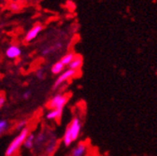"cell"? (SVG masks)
<instances>
[{
	"mask_svg": "<svg viewBox=\"0 0 157 156\" xmlns=\"http://www.w3.org/2000/svg\"><path fill=\"white\" fill-rule=\"evenodd\" d=\"M62 142H63V144H64L66 147H69V146L73 143V140H72V139H71V135H70V133H69L67 127V129H66V131H65V133H64Z\"/></svg>",
	"mask_w": 157,
	"mask_h": 156,
	"instance_id": "obj_16",
	"label": "cell"
},
{
	"mask_svg": "<svg viewBox=\"0 0 157 156\" xmlns=\"http://www.w3.org/2000/svg\"><path fill=\"white\" fill-rule=\"evenodd\" d=\"M82 124L81 119L78 118V117L75 116L72 119V121L70 122V124L67 125V129L70 133L73 142L78 139V136H80L81 132H82Z\"/></svg>",
	"mask_w": 157,
	"mask_h": 156,
	"instance_id": "obj_4",
	"label": "cell"
},
{
	"mask_svg": "<svg viewBox=\"0 0 157 156\" xmlns=\"http://www.w3.org/2000/svg\"><path fill=\"white\" fill-rule=\"evenodd\" d=\"M61 48H62V43H56L53 46H47L44 49H42L41 53H42V55H49L52 52H53L54 51H58Z\"/></svg>",
	"mask_w": 157,
	"mask_h": 156,
	"instance_id": "obj_14",
	"label": "cell"
},
{
	"mask_svg": "<svg viewBox=\"0 0 157 156\" xmlns=\"http://www.w3.org/2000/svg\"><path fill=\"white\" fill-rule=\"evenodd\" d=\"M88 150V146L86 142H78L76 147L72 150L71 155L72 156H85Z\"/></svg>",
	"mask_w": 157,
	"mask_h": 156,
	"instance_id": "obj_8",
	"label": "cell"
},
{
	"mask_svg": "<svg viewBox=\"0 0 157 156\" xmlns=\"http://www.w3.org/2000/svg\"><path fill=\"white\" fill-rule=\"evenodd\" d=\"M5 103H6V98H5V96L0 95V109H1V108L4 107Z\"/></svg>",
	"mask_w": 157,
	"mask_h": 156,
	"instance_id": "obj_22",
	"label": "cell"
},
{
	"mask_svg": "<svg viewBox=\"0 0 157 156\" xmlns=\"http://www.w3.org/2000/svg\"><path fill=\"white\" fill-rule=\"evenodd\" d=\"M35 138H36L35 134L32 133V132H30V133L27 135L26 138H25L23 146H24L26 150H32V149H34V147H35Z\"/></svg>",
	"mask_w": 157,
	"mask_h": 156,
	"instance_id": "obj_11",
	"label": "cell"
},
{
	"mask_svg": "<svg viewBox=\"0 0 157 156\" xmlns=\"http://www.w3.org/2000/svg\"><path fill=\"white\" fill-rule=\"evenodd\" d=\"M82 64H83L82 57L80 55H75L72 62L68 65V68L78 71V69H81V67H82Z\"/></svg>",
	"mask_w": 157,
	"mask_h": 156,
	"instance_id": "obj_10",
	"label": "cell"
},
{
	"mask_svg": "<svg viewBox=\"0 0 157 156\" xmlns=\"http://www.w3.org/2000/svg\"><path fill=\"white\" fill-rule=\"evenodd\" d=\"M62 113H63V110H60V109H50V111H48L46 114V119L50 121L59 120L61 118Z\"/></svg>",
	"mask_w": 157,
	"mask_h": 156,
	"instance_id": "obj_12",
	"label": "cell"
},
{
	"mask_svg": "<svg viewBox=\"0 0 157 156\" xmlns=\"http://www.w3.org/2000/svg\"><path fill=\"white\" fill-rule=\"evenodd\" d=\"M75 53L74 52H68L67 54H65L62 58H61V60L60 62L65 66V67H68V65L72 62V60L74 59V57H75Z\"/></svg>",
	"mask_w": 157,
	"mask_h": 156,
	"instance_id": "obj_15",
	"label": "cell"
},
{
	"mask_svg": "<svg viewBox=\"0 0 157 156\" xmlns=\"http://www.w3.org/2000/svg\"><path fill=\"white\" fill-rule=\"evenodd\" d=\"M42 29H43V27L41 25H36L35 26H33L26 33V35L25 36V42H31L34 40H36V38L37 37V36L39 35V33L42 31Z\"/></svg>",
	"mask_w": 157,
	"mask_h": 156,
	"instance_id": "obj_7",
	"label": "cell"
},
{
	"mask_svg": "<svg viewBox=\"0 0 157 156\" xmlns=\"http://www.w3.org/2000/svg\"><path fill=\"white\" fill-rule=\"evenodd\" d=\"M36 77L37 78L38 80L40 81H43L45 78H46V73H45V70L42 68V67H39L36 71Z\"/></svg>",
	"mask_w": 157,
	"mask_h": 156,
	"instance_id": "obj_19",
	"label": "cell"
},
{
	"mask_svg": "<svg viewBox=\"0 0 157 156\" xmlns=\"http://www.w3.org/2000/svg\"><path fill=\"white\" fill-rule=\"evenodd\" d=\"M69 99V96L65 93H56L52 96V98L48 102L47 108L50 109H60L63 110Z\"/></svg>",
	"mask_w": 157,
	"mask_h": 156,
	"instance_id": "obj_2",
	"label": "cell"
},
{
	"mask_svg": "<svg viewBox=\"0 0 157 156\" xmlns=\"http://www.w3.org/2000/svg\"><path fill=\"white\" fill-rule=\"evenodd\" d=\"M30 132L31 131L28 126L25 127V129H23L22 131H20L18 133V135L12 139V141L10 143V145L8 146V148L5 151V156H14L18 152L20 148L23 146L25 138Z\"/></svg>",
	"mask_w": 157,
	"mask_h": 156,
	"instance_id": "obj_1",
	"label": "cell"
},
{
	"mask_svg": "<svg viewBox=\"0 0 157 156\" xmlns=\"http://www.w3.org/2000/svg\"><path fill=\"white\" fill-rule=\"evenodd\" d=\"M31 95H32V92H31L30 90H26V91H25L24 93H23V98L25 99V100H27V99L30 98Z\"/></svg>",
	"mask_w": 157,
	"mask_h": 156,
	"instance_id": "obj_21",
	"label": "cell"
},
{
	"mask_svg": "<svg viewBox=\"0 0 157 156\" xmlns=\"http://www.w3.org/2000/svg\"><path fill=\"white\" fill-rule=\"evenodd\" d=\"M48 139V135L45 132H39L38 135L35 138V147L36 148H41Z\"/></svg>",
	"mask_w": 157,
	"mask_h": 156,
	"instance_id": "obj_9",
	"label": "cell"
},
{
	"mask_svg": "<svg viewBox=\"0 0 157 156\" xmlns=\"http://www.w3.org/2000/svg\"><path fill=\"white\" fill-rule=\"evenodd\" d=\"M71 156H72V155H71Z\"/></svg>",
	"mask_w": 157,
	"mask_h": 156,
	"instance_id": "obj_23",
	"label": "cell"
},
{
	"mask_svg": "<svg viewBox=\"0 0 157 156\" xmlns=\"http://www.w3.org/2000/svg\"><path fill=\"white\" fill-rule=\"evenodd\" d=\"M57 148V140L55 139V136L53 135H52L50 138L48 136L47 142L45 143V147H44V155L45 156H52Z\"/></svg>",
	"mask_w": 157,
	"mask_h": 156,
	"instance_id": "obj_5",
	"label": "cell"
},
{
	"mask_svg": "<svg viewBox=\"0 0 157 156\" xmlns=\"http://www.w3.org/2000/svg\"><path fill=\"white\" fill-rule=\"evenodd\" d=\"M10 128V124L7 120H0V135H3Z\"/></svg>",
	"mask_w": 157,
	"mask_h": 156,
	"instance_id": "obj_18",
	"label": "cell"
},
{
	"mask_svg": "<svg viewBox=\"0 0 157 156\" xmlns=\"http://www.w3.org/2000/svg\"><path fill=\"white\" fill-rule=\"evenodd\" d=\"M10 9L11 10H14V11H18L20 9H21V6H20L18 3H16V2H11L10 4Z\"/></svg>",
	"mask_w": 157,
	"mask_h": 156,
	"instance_id": "obj_20",
	"label": "cell"
},
{
	"mask_svg": "<svg viewBox=\"0 0 157 156\" xmlns=\"http://www.w3.org/2000/svg\"><path fill=\"white\" fill-rule=\"evenodd\" d=\"M77 74H78V71H76V70H73V69H70V68L65 69L60 75H58L56 81L53 83L52 88L53 89H58L59 87H61L65 82H68L69 80L72 79V78L77 76Z\"/></svg>",
	"mask_w": 157,
	"mask_h": 156,
	"instance_id": "obj_3",
	"label": "cell"
},
{
	"mask_svg": "<svg viewBox=\"0 0 157 156\" xmlns=\"http://www.w3.org/2000/svg\"><path fill=\"white\" fill-rule=\"evenodd\" d=\"M28 126V120L27 119H23V120H20L17 124H16V125H15V129L17 130V131H22L23 129H25V127H27Z\"/></svg>",
	"mask_w": 157,
	"mask_h": 156,
	"instance_id": "obj_17",
	"label": "cell"
},
{
	"mask_svg": "<svg viewBox=\"0 0 157 156\" xmlns=\"http://www.w3.org/2000/svg\"><path fill=\"white\" fill-rule=\"evenodd\" d=\"M65 66L60 62V61H58L56 63H54L52 67H51V72L53 74V75H60L64 70H65Z\"/></svg>",
	"mask_w": 157,
	"mask_h": 156,
	"instance_id": "obj_13",
	"label": "cell"
},
{
	"mask_svg": "<svg viewBox=\"0 0 157 156\" xmlns=\"http://www.w3.org/2000/svg\"><path fill=\"white\" fill-rule=\"evenodd\" d=\"M5 54H6V57L8 58V59L14 60V59H17V58H19L22 55V49L20 48L18 45L13 44V45H10L7 48Z\"/></svg>",
	"mask_w": 157,
	"mask_h": 156,
	"instance_id": "obj_6",
	"label": "cell"
}]
</instances>
